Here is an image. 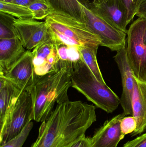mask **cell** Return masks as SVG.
Segmentation results:
<instances>
[{"label": "cell", "mask_w": 146, "mask_h": 147, "mask_svg": "<svg viewBox=\"0 0 146 147\" xmlns=\"http://www.w3.org/2000/svg\"><path fill=\"white\" fill-rule=\"evenodd\" d=\"M96 107L81 101L57 105L40 125L39 135L31 147H66L85 136L97 120Z\"/></svg>", "instance_id": "obj_1"}, {"label": "cell", "mask_w": 146, "mask_h": 147, "mask_svg": "<svg viewBox=\"0 0 146 147\" xmlns=\"http://www.w3.org/2000/svg\"><path fill=\"white\" fill-rule=\"evenodd\" d=\"M70 87L71 75L66 66L42 76L35 74L32 84L26 90L32 99L33 120L46 121L55 105L69 101L68 91Z\"/></svg>", "instance_id": "obj_2"}, {"label": "cell", "mask_w": 146, "mask_h": 147, "mask_svg": "<svg viewBox=\"0 0 146 147\" xmlns=\"http://www.w3.org/2000/svg\"><path fill=\"white\" fill-rule=\"evenodd\" d=\"M69 70L72 87L98 108L112 113L121 104L120 98L107 84H101L83 61Z\"/></svg>", "instance_id": "obj_3"}, {"label": "cell", "mask_w": 146, "mask_h": 147, "mask_svg": "<svg viewBox=\"0 0 146 147\" xmlns=\"http://www.w3.org/2000/svg\"><path fill=\"white\" fill-rule=\"evenodd\" d=\"M45 22L51 36L57 41L67 45L101 46V39L91 31L85 21L54 11Z\"/></svg>", "instance_id": "obj_4"}, {"label": "cell", "mask_w": 146, "mask_h": 147, "mask_svg": "<svg viewBox=\"0 0 146 147\" xmlns=\"http://www.w3.org/2000/svg\"><path fill=\"white\" fill-rule=\"evenodd\" d=\"M146 18L139 17L130 25L127 38L128 61L136 78L143 82L146 80V45L144 36Z\"/></svg>", "instance_id": "obj_5"}, {"label": "cell", "mask_w": 146, "mask_h": 147, "mask_svg": "<svg viewBox=\"0 0 146 147\" xmlns=\"http://www.w3.org/2000/svg\"><path fill=\"white\" fill-rule=\"evenodd\" d=\"M32 120H33V115L31 96L28 91L24 90L1 128V146L16 137Z\"/></svg>", "instance_id": "obj_6"}, {"label": "cell", "mask_w": 146, "mask_h": 147, "mask_svg": "<svg viewBox=\"0 0 146 147\" xmlns=\"http://www.w3.org/2000/svg\"><path fill=\"white\" fill-rule=\"evenodd\" d=\"M84 21L91 31L102 40L101 46L112 51H118L127 44V34L116 29L96 15L85 3H83Z\"/></svg>", "instance_id": "obj_7"}, {"label": "cell", "mask_w": 146, "mask_h": 147, "mask_svg": "<svg viewBox=\"0 0 146 147\" xmlns=\"http://www.w3.org/2000/svg\"><path fill=\"white\" fill-rule=\"evenodd\" d=\"M12 28L25 49L33 51L50 38L49 28L45 22L32 19L12 18Z\"/></svg>", "instance_id": "obj_8"}, {"label": "cell", "mask_w": 146, "mask_h": 147, "mask_svg": "<svg viewBox=\"0 0 146 147\" xmlns=\"http://www.w3.org/2000/svg\"><path fill=\"white\" fill-rule=\"evenodd\" d=\"M83 3L111 26L127 34V9L123 0H107L99 4L87 0Z\"/></svg>", "instance_id": "obj_9"}, {"label": "cell", "mask_w": 146, "mask_h": 147, "mask_svg": "<svg viewBox=\"0 0 146 147\" xmlns=\"http://www.w3.org/2000/svg\"><path fill=\"white\" fill-rule=\"evenodd\" d=\"M35 74L42 76L57 71L61 67L55 40L50 37L48 41L32 51Z\"/></svg>", "instance_id": "obj_10"}, {"label": "cell", "mask_w": 146, "mask_h": 147, "mask_svg": "<svg viewBox=\"0 0 146 147\" xmlns=\"http://www.w3.org/2000/svg\"><path fill=\"white\" fill-rule=\"evenodd\" d=\"M126 45L123 48L117 52L114 59L120 70L122 82V93L120 100L123 113L126 116L133 115L132 100L134 78L133 71L128 61Z\"/></svg>", "instance_id": "obj_11"}, {"label": "cell", "mask_w": 146, "mask_h": 147, "mask_svg": "<svg viewBox=\"0 0 146 147\" xmlns=\"http://www.w3.org/2000/svg\"><path fill=\"white\" fill-rule=\"evenodd\" d=\"M2 76L21 91L26 90L35 77L32 51L27 50L23 56Z\"/></svg>", "instance_id": "obj_12"}, {"label": "cell", "mask_w": 146, "mask_h": 147, "mask_svg": "<svg viewBox=\"0 0 146 147\" xmlns=\"http://www.w3.org/2000/svg\"><path fill=\"white\" fill-rule=\"evenodd\" d=\"M126 116L123 112L106 121L91 138V147H117L125 135L121 129V122Z\"/></svg>", "instance_id": "obj_13"}, {"label": "cell", "mask_w": 146, "mask_h": 147, "mask_svg": "<svg viewBox=\"0 0 146 147\" xmlns=\"http://www.w3.org/2000/svg\"><path fill=\"white\" fill-rule=\"evenodd\" d=\"M26 51L17 38L0 39V74L7 72Z\"/></svg>", "instance_id": "obj_14"}, {"label": "cell", "mask_w": 146, "mask_h": 147, "mask_svg": "<svg viewBox=\"0 0 146 147\" xmlns=\"http://www.w3.org/2000/svg\"><path fill=\"white\" fill-rule=\"evenodd\" d=\"M15 85L0 75V126H3L22 92Z\"/></svg>", "instance_id": "obj_15"}, {"label": "cell", "mask_w": 146, "mask_h": 147, "mask_svg": "<svg viewBox=\"0 0 146 147\" xmlns=\"http://www.w3.org/2000/svg\"><path fill=\"white\" fill-rule=\"evenodd\" d=\"M134 92L132 105L133 115L137 122V132L146 123V83L139 80L134 76ZM133 132V133H134Z\"/></svg>", "instance_id": "obj_16"}, {"label": "cell", "mask_w": 146, "mask_h": 147, "mask_svg": "<svg viewBox=\"0 0 146 147\" xmlns=\"http://www.w3.org/2000/svg\"><path fill=\"white\" fill-rule=\"evenodd\" d=\"M50 37H51V36ZM51 38L57 44V53L61 67L66 66L70 69L74 65L83 61L79 51V46L67 45Z\"/></svg>", "instance_id": "obj_17"}, {"label": "cell", "mask_w": 146, "mask_h": 147, "mask_svg": "<svg viewBox=\"0 0 146 147\" xmlns=\"http://www.w3.org/2000/svg\"><path fill=\"white\" fill-rule=\"evenodd\" d=\"M55 12H60L84 21L83 4L79 0H46Z\"/></svg>", "instance_id": "obj_18"}, {"label": "cell", "mask_w": 146, "mask_h": 147, "mask_svg": "<svg viewBox=\"0 0 146 147\" xmlns=\"http://www.w3.org/2000/svg\"><path fill=\"white\" fill-rule=\"evenodd\" d=\"M99 46L98 45L79 46V51L83 62L88 66L98 80L101 84L106 85L97 59V53Z\"/></svg>", "instance_id": "obj_19"}, {"label": "cell", "mask_w": 146, "mask_h": 147, "mask_svg": "<svg viewBox=\"0 0 146 147\" xmlns=\"http://www.w3.org/2000/svg\"><path fill=\"white\" fill-rule=\"evenodd\" d=\"M1 14L18 19H33V14L28 7L13 2L0 1Z\"/></svg>", "instance_id": "obj_20"}, {"label": "cell", "mask_w": 146, "mask_h": 147, "mask_svg": "<svg viewBox=\"0 0 146 147\" xmlns=\"http://www.w3.org/2000/svg\"><path fill=\"white\" fill-rule=\"evenodd\" d=\"M33 14V19L37 20H45L54 12L47 1H40L32 3L27 7Z\"/></svg>", "instance_id": "obj_21"}, {"label": "cell", "mask_w": 146, "mask_h": 147, "mask_svg": "<svg viewBox=\"0 0 146 147\" xmlns=\"http://www.w3.org/2000/svg\"><path fill=\"white\" fill-rule=\"evenodd\" d=\"M33 126V122H29L18 136L1 147H22L26 140Z\"/></svg>", "instance_id": "obj_22"}, {"label": "cell", "mask_w": 146, "mask_h": 147, "mask_svg": "<svg viewBox=\"0 0 146 147\" xmlns=\"http://www.w3.org/2000/svg\"><path fill=\"white\" fill-rule=\"evenodd\" d=\"M120 126L121 131L124 135L132 134L137 129V121L133 116L125 117L122 119Z\"/></svg>", "instance_id": "obj_23"}, {"label": "cell", "mask_w": 146, "mask_h": 147, "mask_svg": "<svg viewBox=\"0 0 146 147\" xmlns=\"http://www.w3.org/2000/svg\"><path fill=\"white\" fill-rule=\"evenodd\" d=\"M127 9L128 23L133 20L137 14L144 0H123Z\"/></svg>", "instance_id": "obj_24"}, {"label": "cell", "mask_w": 146, "mask_h": 147, "mask_svg": "<svg viewBox=\"0 0 146 147\" xmlns=\"http://www.w3.org/2000/svg\"><path fill=\"white\" fill-rule=\"evenodd\" d=\"M123 147H146V132L134 140L128 142Z\"/></svg>", "instance_id": "obj_25"}, {"label": "cell", "mask_w": 146, "mask_h": 147, "mask_svg": "<svg viewBox=\"0 0 146 147\" xmlns=\"http://www.w3.org/2000/svg\"><path fill=\"white\" fill-rule=\"evenodd\" d=\"M66 147H91V138L84 136Z\"/></svg>", "instance_id": "obj_26"}, {"label": "cell", "mask_w": 146, "mask_h": 147, "mask_svg": "<svg viewBox=\"0 0 146 147\" xmlns=\"http://www.w3.org/2000/svg\"><path fill=\"white\" fill-rule=\"evenodd\" d=\"M12 1L13 3L27 7L32 3L36 2L47 1L46 0H12Z\"/></svg>", "instance_id": "obj_27"}, {"label": "cell", "mask_w": 146, "mask_h": 147, "mask_svg": "<svg viewBox=\"0 0 146 147\" xmlns=\"http://www.w3.org/2000/svg\"><path fill=\"white\" fill-rule=\"evenodd\" d=\"M136 16L139 17L146 18V0H144Z\"/></svg>", "instance_id": "obj_28"}, {"label": "cell", "mask_w": 146, "mask_h": 147, "mask_svg": "<svg viewBox=\"0 0 146 147\" xmlns=\"http://www.w3.org/2000/svg\"><path fill=\"white\" fill-rule=\"evenodd\" d=\"M81 2V3H83L85 1H87V0H79ZM107 0H92V1H91L92 3H93L94 4H101V3H103L104 2L106 1Z\"/></svg>", "instance_id": "obj_29"}, {"label": "cell", "mask_w": 146, "mask_h": 147, "mask_svg": "<svg viewBox=\"0 0 146 147\" xmlns=\"http://www.w3.org/2000/svg\"><path fill=\"white\" fill-rule=\"evenodd\" d=\"M146 123L145 125L141 129H140L139 131H137V132H135L133 134L134 136L137 135L138 134H143V133H146Z\"/></svg>", "instance_id": "obj_30"}, {"label": "cell", "mask_w": 146, "mask_h": 147, "mask_svg": "<svg viewBox=\"0 0 146 147\" xmlns=\"http://www.w3.org/2000/svg\"><path fill=\"white\" fill-rule=\"evenodd\" d=\"M144 42L146 45V26L145 28V36H144Z\"/></svg>", "instance_id": "obj_31"}, {"label": "cell", "mask_w": 146, "mask_h": 147, "mask_svg": "<svg viewBox=\"0 0 146 147\" xmlns=\"http://www.w3.org/2000/svg\"><path fill=\"white\" fill-rule=\"evenodd\" d=\"M146 83V81H145Z\"/></svg>", "instance_id": "obj_32"}]
</instances>
